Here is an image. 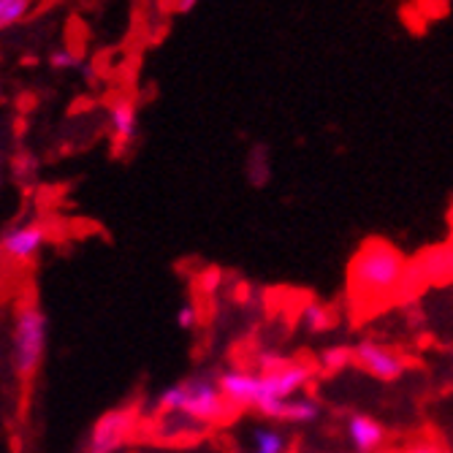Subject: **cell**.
Listing matches in <instances>:
<instances>
[{
	"label": "cell",
	"mask_w": 453,
	"mask_h": 453,
	"mask_svg": "<svg viewBox=\"0 0 453 453\" xmlns=\"http://www.w3.org/2000/svg\"><path fill=\"white\" fill-rule=\"evenodd\" d=\"M404 277V256L386 242H366L350 264V291L366 299H383Z\"/></svg>",
	"instance_id": "obj_1"
},
{
	"label": "cell",
	"mask_w": 453,
	"mask_h": 453,
	"mask_svg": "<svg viewBox=\"0 0 453 453\" xmlns=\"http://www.w3.org/2000/svg\"><path fill=\"white\" fill-rule=\"evenodd\" d=\"M157 413L169 416H185L188 421L198 424H212L220 421L228 413V402L220 394L218 378L212 375H190L174 386H169L155 402Z\"/></svg>",
	"instance_id": "obj_2"
},
{
	"label": "cell",
	"mask_w": 453,
	"mask_h": 453,
	"mask_svg": "<svg viewBox=\"0 0 453 453\" xmlns=\"http://www.w3.org/2000/svg\"><path fill=\"white\" fill-rule=\"evenodd\" d=\"M50 342V320L47 312L33 302L19 304L14 312V328H12V364L14 372L27 380L38 372L41 361L47 356Z\"/></svg>",
	"instance_id": "obj_3"
},
{
	"label": "cell",
	"mask_w": 453,
	"mask_h": 453,
	"mask_svg": "<svg viewBox=\"0 0 453 453\" xmlns=\"http://www.w3.org/2000/svg\"><path fill=\"white\" fill-rule=\"evenodd\" d=\"M312 378H315V366H310L304 361H291V358H288V364L280 366L277 372L261 375V402H258V407L299 396V391L304 386H310Z\"/></svg>",
	"instance_id": "obj_4"
},
{
	"label": "cell",
	"mask_w": 453,
	"mask_h": 453,
	"mask_svg": "<svg viewBox=\"0 0 453 453\" xmlns=\"http://www.w3.org/2000/svg\"><path fill=\"white\" fill-rule=\"evenodd\" d=\"M134 424H136L134 410H126V407L109 410V413H104L96 421V426L88 437L85 453H117L122 445L128 442Z\"/></svg>",
	"instance_id": "obj_5"
},
{
	"label": "cell",
	"mask_w": 453,
	"mask_h": 453,
	"mask_svg": "<svg viewBox=\"0 0 453 453\" xmlns=\"http://www.w3.org/2000/svg\"><path fill=\"white\" fill-rule=\"evenodd\" d=\"M353 364L358 369H364L366 375H372L383 383H391V380L402 378V372H404V358L399 353H394L391 348L372 342V340H364L353 348Z\"/></svg>",
	"instance_id": "obj_6"
},
{
	"label": "cell",
	"mask_w": 453,
	"mask_h": 453,
	"mask_svg": "<svg viewBox=\"0 0 453 453\" xmlns=\"http://www.w3.org/2000/svg\"><path fill=\"white\" fill-rule=\"evenodd\" d=\"M47 239H50V231L41 223H17V226L6 228L0 244H4L6 258L25 264V261H33L41 250H44Z\"/></svg>",
	"instance_id": "obj_7"
},
{
	"label": "cell",
	"mask_w": 453,
	"mask_h": 453,
	"mask_svg": "<svg viewBox=\"0 0 453 453\" xmlns=\"http://www.w3.org/2000/svg\"><path fill=\"white\" fill-rule=\"evenodd\" d=\"M220 394L228 407H258L261 402V375L244 372V369H228L218 378Z\"/></svg>",
	"instance_id": "obj_8"
},
{
	"label": "cell",
	"mask_w": 453,
	"mask_h": 453,
	"mask_svg": "<svg viewBox=\"0 0 453 453\" xmlns=\"http://www.w3.org/2000/svg\"><path fill=\"white\" fill-rule=\"evenodd\" d=\"M109 134L117 152H126L139 139V109L131 98H117L109 106Z\"/></svg>",
	"instance_id": "obj_9"
},
{
	"label": "cell",
	"mask_w": 453,
	"mask_h": 453,
	"mask_svg": "<svg viewBox=\"0 0 453 453\" xmlns=\"http://www.w3.org/2000/svg\"><path fill=\"white\" fill-rule=\"evenodd\" d=\"M258 413L269 421L280 424H312L320 416V404L310 396H294V399H282L272 404H261Z\"/></svg>",
	"instance_id": "obj_10"
},
{
	"label": "cell",
	"mask_w": 453,
	"mask_h": 453,
	"mask_svg": "<svg viewBox=\"0 0 453 453\" xmlns=\"http://www.w3.org/2000/svg\"><path fill=\"white\" fill-rule=\"evenodd\" d=\"M348 440L356 448V453H375L386 442V429L372 416H350L348 418Z\"/></svg>",
	"instance_id": "obj_11"
},
{
	"label": "cell",
	"mask_w": 453,
	"mask_h": 453,
	"mask_svg": "<svg viewBox=\"0 0 453 453\" xmlns=\"http://www.w3.org/2000/svg\"><path fill=\"white\" fill-rule=\"evenodd\" d=\"M299 320H302V326L307 328V332H312V334H323V332H328V328L334 326L332 310H328L326 304H320V302H307L302 307Z\"/></svg>",
	"instance_id": "obj_12"
},
{
	"label": "cell",
	"mask_w": 453,
	"mask_h": 453,
	"mask_svg": "<svg viewBox=\"0 0 453 453\" xmlns=\"http://www.w3.org/2000/svg\"><path fill=\"white\" fill-rule=\"evenodd\" d=\"M353 364V348H345V345H332L326 348L318 358V366L323 369V372H342L345 366Z\"/></svg>",
	"instance_id": "obj_13"
},
{
	"label": "cell",
	"mask_w": 453,
	"mask_h": 453,
	"mask_svg": "<svg viewBox=\"0 0 453 453\" xmlns=\"http://www.w3.org/2000/svg\"><path fill=\"white\" fill-rule=\"evenodd\" d=\"M12 177L19 185H30L38 177V157L27 150H17L12 157Z\"/></svg>",
	"instance_id": "obj_14"
},
{
	"label": "cell",
	"mask_w": 453,
	"mask_h": 453,
	"mask_svg": "<svg viewBox=\"0 0 453 453\" xmlns=\"http://www.w3.org/2000/svg\"><path fill=\"white\" fill-rule=\"evenodd\" d=\"M30 0H0V27L9 30L30 14Z\"/></svg>",
	"instance_id": "obj_15"
},
{
	"label": "cell",
	"mask_w": 453,
	"mask_h": 453,
	"mask_svg": "<svg viewBox=\"0 0 453 453\" xmlns=\"http://www.w3.org/2000/svg\"><path fill=\"white\" fill-rule=\"evenodd\" d=\"M253 440H256V453H285V445H288L280 429H258Z\"/></svg>",
	"instance_id": "obj_16"
},
{
	"label": "cell",
	"mask_w": 453,
	"mask_h": 453,
	"mask_svg": "<svg viewBox=\"0 0 453 453\" xmlns=\"http://www.w3.org/2000/svg\"><path fill=\"white\" fill-rule=\"evenodd\" d=\"M50 65L55 68V71H76V68H85V58H81L79 52H73V50H55L52 55H50Z\"/></svg>",
	"instance_id": "obj_17"
},
{
	"label": "cell",
	"mask_w": 453,
	"mask_h": 453,
	"mask_svg": "<svg viewBox=\"0 0 453 453\" xmlns=\"http://www.w3.org/2000/svg\"><path fill=\"white\" fill-rule=\"evenodd\" d=\"M256 364H258V375H269V372H277L280 366H285L288 358L277 350H264L256 356Z\"/></svg>",
	"instance_id": "obj_18"
},
{
	"label": "cell",
	"mask_w": 453,
	"mask_h": 453,
	"mask_svg": "<svg viewBox=\"0 0 453 453\" xmlns=\"http://www.w3.org/2000/svg\"><path fill=\"white\" fill-rule=\"evenodd\" d=\"M198 323V310H196V304H182L180 310H177V326L180 328H193Z\"/></svg>",
	"instance_id": "obj_19"
},
{
	"label": "cell",
	"mask_w": 453,
	"mask_h": 453,
	"mask_svg": "<svg viewBox=\"0 0 453 453\" xmlns=\"http://www.w3.org/2000/svg\"><path fill=\"white\" fill-rule=\"evenodd\" d=\"M402 453H442V450L434 448V445H413V448H407V450H402Z\"/></svg>",
	"instance_id": "obj_20"
},
{
	"label": "cell",
	"mask_w": 453,
	"mask_h": 453,
	"mask_svg": "<svg viewBox=\"0 0 453 453\" xmlns=\"http://www.w3.org/2000/svg\"><path fill=\"white\" fill-rule=\"evenodd\" d=\"M172 9H177V12H193L196 9V0H182V4H174Z\"/></svg>",
	"instance_id": "obj_21"
}]
</instances>
